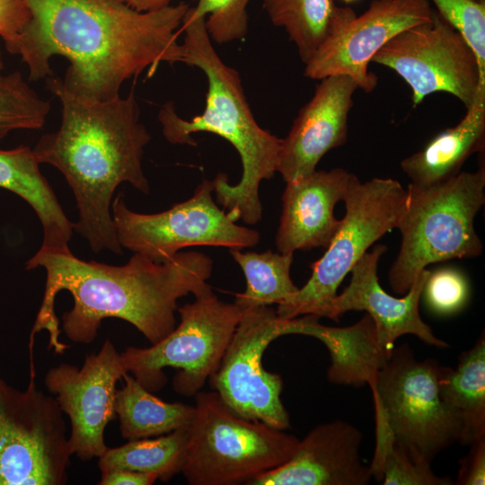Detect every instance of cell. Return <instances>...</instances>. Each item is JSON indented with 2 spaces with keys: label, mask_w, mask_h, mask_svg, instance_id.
I'll list each match as a JSON object with an SVG mask.
<instances>
[{
  "label": "cell",
  "mask_w": 485,
  "mask_h": 485,
  "mask_svg": "<svg viewBox=\"0 0 485 485\" xmlns=\"http://www.w3.org/2000/svg\"><path fill=\"white\" fill-rule=\"evenodd\" d=\"M422 295H425L426 302L433 312L448 315L464 306L469 296V286L460 271L442 269L430 272Z\"/></svg>",
  "instance_id": "32"
},
{
  "label": "cell",
  "mask_w": 485,
  "mask_h": 485,
  "mask_svg": "<svg viewBox=\"0 0 485 485\" xmlns=\"http://www.w3.org/2000/svg\"><path fill=\"white\" fill-rule=\"evenodd\" d=\"M286 321L270 306L242 312L220 364L208 379L234 413L282 430L290 427L280 397L283 380L264 368L262 357L268 346L284 335Z\"/></svg>",
  "instance_id": "13"
},
{
  "label": "cell",
  "mask_w": 485,
  "mask_h": 485,
  "mask_svg": "<svg viewBox=\"0 0 485 485\" xmlns=\"http://www.w3.org/2000/svg\"><path fill=\"white\" fill-rule=\"evenodd\" d=\"M386 250L385 245L377 244L361 257L350 270L349 284L331 300L322 317L339 322L346 312L366 311L374 320L379 342L388 353L405 334L415 335L429 346L447 348L448 343L437 338L419 314V301L431 271L423 269L403 297L392 296L383 289L377 277L378 262Z\"/></svg>",
  "instance_id": "16"
},
{
  "label": "cell",
  "mask_w": 485,
  "mask_h": 485,
  "mask_svg": "<svg viewBox=\"0 0 485 485\" xmlns=\"http://www.w3.org/2000/svg\"><path fill=\"white\" fill-rule=\"evenodd\" d=\"M375 448L369 465L372 477L384 485H451L454 481L436 475L431 465L415 461L395 440L383 413L375 410Z\"/></svg>",
  "instance_id": "28"
},
{
  "label": "cell",
  "mask_w": 485,
  "mask_h": 485,
  "mask_svg": "<svg viewBox=\"0 0 485 485\" xmlns=\"http://www.w3.org/2000/svg\"><path fill=\"white\" fill-rule=\"evenodd\" d=\"M31 16L25 0H0V38L8 52L14 53L18 40Z\"/></svg>",
  "instance_id": "33"
},
{
  "label": "cell",
  "mask_w": 485,
  "mask_h": 485,
  "mask_svg": "<svg viewBox=\"0 0 485 485\" xmlns=\"http://www.w3.org/2000/svg\"><path fill=\"white\" fill-rule=\"evenodd\" d=\"M157 475L130 470H110L101 472L99 485H152Z\"/></svg>",
  "instance_id": "35"
},
{
  "label": "cell",
  "mask_w": 485,
  "mask_h": 485,
  "mask_svg": "<svg viewBox=\"0 0 485 485\" xmlns=\"http://www.w3.org/2000/svg\"><path fill=\"white\" fill-rule=\"evenodd\" d=\"M26 269L46 270V286L31 334L47 330L50 346L59 350L60 330L55 313L57 295L68 291L74 306L62 316V330L73 342L95 340L101 321L119 318L132 324L150 344L164 339L176 326L175 312L181 297L212 291L207 283L213 260L202 252L180 251L164 262L134 252L121 266L83 260L71 251L40 248L25 263Z\"/></svg>",
  "instance_id": "2"
},
{
  "label": "cell",
  "mask_w": 485,
  "mask_h": 485,
  "mask_svg": "<svg viewBox=\"0 0 485 485\" xmlns=\"http://www.w3.org/2000/svg\"><path fill=\"white\" fill-rule=\"evenodd\" d=\"M212 191V181L204 180L189 199L154 214L132 211L119 193L111 203L119 242L155 262L167 261L190 246L241 250L256 246L260 233L233 221L214 201Z\"/></svg>",
  "instance_id": "11"
},
{
  "label": "cell",
  "mask_w": 485,
  "mask_h": 485,
  "mask_svg": "<svg viewBox=\"0 0 485 485\" xmlns=\"http://www.w3.org/2000/svg\"><path fill=\"white\" fill-rule=\"evenodd\" d=\"M229 252L246 278L245 291L237 294L234 302L241 312L279 304L298 290L290 277L294 253L241 249H229Z\"/></svg>",
  "instance_id": "27"
},
{
  "label": "cell",
  "mask_w": 485,
  "mask_h": 485,
  "mask_svg": "<svg viewBox=\"0 0 485 485\" xmlns=\"http://www.w3.org/2000/svg\"><path fill=\"white\" fill-rule=\"evenodd\" d=\"M433 11L429 0H373L317 49L304 63V74L315 80L347 75L370 93L377 84L376 75L368 71L373 57L401 31L429 21Z\"/></svg>",
  "instance_id": "15"
},
{
  "label": "cell",
  "mask_w": 485,
  "mask_h": 485,
  "mask_svg": "<svg viewBox=\"0 0 485 485\" xmlns=\"http://www.w3.org/2000/svg\"><path fill=\"white\" fill-rule=\"evenodd\" d=\"M341 1H343V2H345L347 4H349V3L355 2L357 0H341Z\"/></svg>",
  "instance_id": "37"
},
{
  "label": "cell",
  "mask_w": 485,
  "mask_h": 485,
  "mask_svg": "<svg viewBox=\"0 0 485 485\" xmlns=\"http://www.w3.org/2000/svg\"><path fill=\"white\" fill-rule=\"evenodd\" d=\"M181 473L190 485L248 484L285 463L299 439L234 413L215 391L195 395Z\"/></svg>",
  "instance_id": "6"
},
{
  "label": "cell",
  "mask_w": 485,
  "mask_h": 485,
  "mask_svg": "<svg viewBox=\"0 0 485 485\" xmlns=\"http://www.w3.org/2000/svg\"><path fill=\"white\" fill-rule=\"evenodd\" d=\"M263 5L273 24L287 32L304 63L357 16L333 0H263Z\"/></svg>",
  "instance_id": "24"
},
{
  "label": "cell",
  "mask_w": 485,
  "mask_h": 485,
  "mask_svg": "<svg viewBox=\"0 0 485 485\" xmlns=\"http://www.w3.org/2000/svg\"><path fill=\"white\" fill-rule=\"evenodd\" d=\"M313 314L288 319L284 334H301L313 337L327 348L331 364L328 381L334 384L360 387L375 384L378 372L392 353L380 344L376 327L369 314L347 327H331L319 322Z\"/></svg>",
  "instance_id": "20"
},
{
  "label": "cell",
  "mask_w": 485,
  "mask_h": 485,
  "mask_svg": "<svg viewBox=\"0 0 485 485\" xmlns=\"http://www.w3.org/2000/svg\"><path fill=\"white\" fill-rule=\"evenodd\" d=\"M466 110L458 124L437 134L423 149L401 162L410 183L430 186L443 182L458 174L472 154L484 150L485 92Z\"/></svg>",
  "instance_id": "21"
},
{
  "label": "cell",
  "mask_w": 485,
  "mask_h": 485,
  "mask_svg": "<svg viewBox=\"0 0 485 485\" xmlns=\"http://www.w3.org/2000/svg\"><path fill=\"white\" fill-rule=\"evenodd\" d=\"M357 89L352 78L341 75L327 76L317 84L280 142L277 172L286 182L313 173L329 151L346 143L348 114Z\"/></svg>",
  "instance_id": "17"
},
{
  "label": "cell",
  "mask_w": 485,
  "mask_h": 485,
  "mask_svg": "<svg viewBox=\"0 0 485 485\" xmlns=\"http://www.w3.org/2000/svg\"><path fill=\"white\" fill-rule=\"evenodd\" d=\"M438 389L442 400L459 417V442L470 445L485 438V339L482 335L459 357L457 367L439 366Z\"/></svg>",
  "instance_id": "23"
},
{
  "label": "cell",
  "mask_w": 485,
  "mask_h": 485,
  "mask_svg": "<svg viewBox=\"0 0 485 485\" xmlns=\"http://www.w3.org/2000/svg\"><path fill=\"white\" fill-rule=\"evenodd\" d=\"M47 87L61 102L62 119L57 131L39 139L35 157L64 175L78 209L74 229L91 250L122 254L111 216L113 194L123 182L144 194L150 190L142 159L151 137L139 122L134 91L97 101L69 92L60 78L48 76Z\"/></svg>",
  "instance_id": "3"
},
{
  "label": "cell",
  "mask_w": 485,
  "mask_h": 485,
  "mask_svg": "<svg viewBox=\"0 0 485 485\" xmlns=\"http://www.w3.org/2000/svg\"><path fill=\"white\" fill-rule=\"evenodd\" d=\"M187 15L205 18V28L211 41L221 44L242 39L248 31L246 7L250 0H197Z\"/></svg>",
  "instance_id": "30"
},
{
  "label": "cell",
  "mask_w": 485,
  "mask_h": 485,
  "mask_svg": "<svg viewBox=\"0 0 485 485\" xmlns=\"http://www.w3.org/2000/svg\"><path fill=\"white\" fill-rule=\"evenodd\" d=\"M126 373L121 353L110 340L80 368L62 363L46 373L45 386L70 419L69 445L80 460L98 458L108 448L105 429L116 417V384Z\"/></svg>",
  "instance_id": "14"
},
{
  "label": "cell",
  "mask_w": 485,
  "mask_h": 485,
  "mask_svg": "<svg viewBox=\"0 0 485 485\" xmlns=\"http://www.w3.org/2000/svg\"><path fill=\"white\" fill-rule=\"evenodd\" d=\"M34 375L21 391L0 378V485H64L73 455L64 413Z\"/></svg>",
  "instance_id": "10"
},
{
  "label": "cell",
  "mask_w": 485,
  "mask_h": 485,
  "mask_svg": "<svg viewBox=\"0 0 485 485\" xmlns=\"http://www.w3.org/2000/svg\"><path fill=\"white\" fill-rule=\"evenodd\" d=\"M468 454L459 461V470L455 484H485V438L471 445Z\"/></svg>",
  "instance_id": "34"
},
{
  "label": "cell",
  "mask_w": 485,
  "mask_h": 485,
  "mask_svg": "<svg viewBox=\"0 0 485 485\" xmlns=\"http://www.w3.org/2000/svg\"><path fill=\"white\" fill-rule=\"evenodd\" d=\"M484 202V164L430 186L410 182L397 225L401 247L388 272L392 290L405 295L431 263L481 255L474 219Z\"/></svg>",
  "instance_id": "5"
},
{
  "label": "cell",
  "mask_w": 485,
  "mask_h": 485,
  "mask_svg": "<svg viewBox=\"0 0 485 485\" xmlns=\"http://www.w3.org/2000/svg\"><path fill=\"white\" fill-rule=\"evenodd\" d=\"M371 62L393 70L410 87L416 107L429 94L444 92L466 109L485 92V74L462 35L435 9L429 21L390 40Z\"/></svg>",
  "instance_id": "12"
},
{
  "label": "cell",
  "mask_w": 485,
  "mask_h": 485,
  "mask_svg": "<svg viewBox=\"0 0 485 485\" xmlns=\"http://www.w3.org/2000/svg\"><path fill=\"white\" fill-rule=\"evenodd\" d=\"M179 325L148 348L128 347L122 353L127 371L151 392L163 388L166 367L177 369L173 390L195 396L214 374L241 320L234 303L220 300L212 291L178 307Z\"/></svg>",
  "instance_id": "8"
},
{
  "label": "cell",
  "mask_w": 485,
  "mask_h": 485,
  "mask_svg": "<svg viewBox=\"0 0 485 485\" xmlns=\"http://www.w3.org/2000/svg\"><path fill=\"white\" fill-rule=\"evenodd\" d=\"M117 389L115 412L121 436L129 440L148 438L187 428L195 416V406L164 401L126 373Z\"/></svg>",
  "instance_id": "25"
},
{
  "label": "cell",
  "mask_w": 485,
  "mask_h": 485,
  "mask_svg": "<svg viewBox=\"0 0 485 485\" xmlns=\"http://www.w3.org/2000/svg\"><path fill=\"white\" fill-rule=\"evenodd\" d=\"M39 165L27 146L0 148V188L16 194L34 210L43 230L40 248L69 251L74 223L66 216Z\"/></svg>",
  "instance_id": "22"
},
{
  "label": "cell",
  "mask_w": 485,
  "mask_h": 485,
  "mask_svg": "<svg viewBox=\"0 0 485 485\" xmlns=\"http://www.w3.org/2000/svg\"><path fill=\"white\" fill-rule=\"evenodd\" d=\"M436 11L459 31L485 74V0H431Z\"/></svg>",
  "instance_id": "31"
},
{
  "label": "cell",
  "mask_w": 485,
  "mask_h": 485,
  "mask_svg": "<svg viewBox=\"0 0 485 485\" xmlns=\"http://www.w3.org/2000/svg\"><path fill=\"white\" fill-rule=\"evenodd\" d=\"M49 109L20 72L4 73L0 48V141L13 130L41 128Z\"/></svg>",
  "instance_id": "29"
},
{
  "label": "cell",
  "mask_w": 485,
  "mask_h": 485,
  "mask_svg": "<svg viewBox=\"0 0 485 485\" xmlns=\"http://www.w3.org/2000/svg\"><path fill=\"white\" fill-rule=\"evenodd\" d=\"M439 363L418 360L410 347H394L371 388L375 409L383 413L395 440L417 462L429 464L459 442L462 422L442 400Z\"/></svg>",
  "instance_id": "9"
},
{
  "label": "cell",
  "mask_w": 485,
  "mask_h": 485,
  "mask_svg": "<svg viewBox=\"0 0 485 485\" xmlns=\"http://www.w3.org/2000/svg\"><path fill=\"white\" fill-rule=\"evenodd\" d=\"M182 62L206 75L207 92L201 114L190 120L181 118L172 102L160 110L163 134L172 144L196 146L192 134L209 132L225 138L237 150L242 166L241 180L230 184L225 173L212 181L216 203L234 222L257 224L262 216L259 197L261 181L277 172L281 139L262 128L247 101L238 72L218 56L205 28V18L184 16Z\"/></svg>",
  "instance_id": "4"
},
{
  "label": "cell",
  "mask_w": 485,
  "mask_h": 485,
  "mask_svg": "<svg viewBox=\"0 0 485 485\" xmlns=\"http://www.w3.org/2000/svg\"><path fill=\"white\" fill-rule=\"evenodd\" d=\"M406 190L391 178L361 182L354 175L342 200L345 216L324 254L311 263L305 285L278 305V317L322 314L353 266L369 247L387 232L397 228L404 208Z\"/></svg>",
  "instance_id": "7"
},
{
  "label": "cell",
  "mask_w": 485,
  "mask_h": 485,
  "mask_svg": "<svg viewBox=\"0 0 485 485\" xmlns=\"http://www.w3.org/2000/svg\"><path fill=\"white\" fill-rule=\"evenodd\" d=\"M139 12H150L172 4L173 0H119Z\"/></svg>",
  "instance_id": "36"
},
{
  "label": "cell",
  "mask_w": 485,
  "mask_h": 485,
  "mask_svg": "<svg viewBox=\"0 0 485 485\" xmlns=\"http://www.w3.org/2000/svg\"><path fill=\"white\" fill-rule=\"evenodd\" d=\"M189 427L154 438L129 440L120 446L108 447L97 458L99 469L101 472L130 470L154 473L158 480L168 481L181 472L189 439Z\"/></svg>",
  "instance_id": "26"
},
{
  "label": "cell",
  "mask_w": 485,
  "mask_h": 485,
  "mask_svg": "<svg viewBox=\"0 0 485 485\" xmlns=\"http://www.w3.org/2000/svg\"><path fill=\"white\" fill-rule=\"evenodd\" d=\"M354 175L334 168L286 182L276 235L278 252L329 246L341 223L334 216V207L342 200Z\"/></svg>",
  "instance_id": "19"
},
{
  "label": "cell",
  "mask_w": 485,
  "mask_h": 485,
  "mask_svg": "<svg viewBox=\"0 0 485 485\" xmlns=\"http://www.w3.org/2000/svg\"><path fill=\"white\" fill-rule=\"evenodd\" d=\"M362 433L337 419L313 428L288 461L254 478L249 485H367L369 465L360 456Z\"/></svg>",
  "instance_id": "18"
},
{
  "label": "cell",
  "mask_w": 485,
  "mask_h": 485,
  "mask_svg": "<svg viewBox=\"0 0 485 485\" xmlns=\"http://www.w3.org/2000/svg\"><path fill=\"white\" fill-rule=\"evenodd\" d=\"M25 1L31 16L13 54L27 65L30 80L50 76V58L60 55L70 62L65 88L105 101L119 96L127 79L182 62L184 3L139 12L119 0Z\"/></svg>",
  "instance_id": "1"
}]
</instances>
